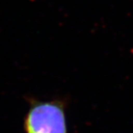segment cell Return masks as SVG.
<instances>
[{"mask_svg":"<svg viewBox=\"0 0 133 133\" xmlns=\"http://www.w3.org/2000/svg\"><path fill=\"white\" fill-rule=\"evenodd\" d=\"M28 102L23 123L25 133H69L64 100L30 98Z\"/></svg>","mask_w":133,"mask_h":133,"instance_id":"obj_1","label":"cell"}]
</instances>
